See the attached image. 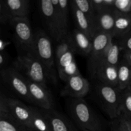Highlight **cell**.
<instances>
[{"instance_id":"6da1fadb","label":"cell","mask_w":131,"mask_h":131,"mask_svg":"<svg viewBox=\"0 0 131 131\" xmlns=\"http://www.w3.org/2000/svg\"><path fill=\"white\" fill-rule=\"evenodd\" d=\"M69 110L74 121L83 131H102L99 118L83 99H73Z\"/></svg>"},{"instance_id":"7a4b0ae2","label":"cell","mask_w":131,"mask_h":131,"mask_svg":"<svg viewBox=\"0 0 131 131\" xmlns=\"http://www.w3.org/2000/svg\"><path fill=\"white\" fill-rule=\"evenodd\" d=\"M13 66L27 79L47 88L48 74L42 63L33 54H22Z\"/></svg>"},{"instance_id":"3957f363","label":"cell","mask_w":131,"mask_h":131,"mask_svg":"<svg viewBox=\"0 0 131 131\" xmlns=\"http://www.w3.org/2000/svg\"><path fill=\"white\" fill-rule=\"evenodd\" d=\"M31 54L42 63L49 77L54 74L55 57L52 51V42L43 30L37 31L34 34Z\"/></svg>"},{"instance_id":"277c9868","label":"cell","mask_w":131,"mask_h":131,"mask_svg":"<svg viewBox=\"0 0 131 131\" xmlns=\"http://www.w3.org/2000/svg\"><path fill=\"white\" fill-rule=\"evenodd\" d=\"M95 93L102 109L110 118L114 120L121 115L122 90L99 82L95 86Z\"/></svg>"},{"instance_id":"5b68a950","label":"cell","mask_w":131,"mask_h":131,"mask_svg":"<svg viewBox=\"0 0 131 131\" xmlns=\"http://www.w3.org/2000/svg\"><path fill=\"white\" fill-rule=\"evenodd\" d=\"M38 7L42 20L50 35L58 42L66 37L67 35L63 32L52 0L39 1Z\"/></svg>"},{"instance_id":"8992f818","label":"cell","mask_w":131,"mask_h":131,"mask_svg":"<svg viewBox=\"0 0 131 131\" xmlns=\"http://www.w3.org/2000/svg\"><path fill=\"white\" fill-rule=\"evenodd\" d=\"M4 83L19 97L24 101L32 102L26 78L14 66L6 67L1 70Z\"/></svg>"},{"instance_id":"52a82bcc","label":"cell","mask_w":131,"mask_h":131,"mask_svg":"<svg viewBox=\"0 0 131 131\" xmlns=\"http://www.w3.org/2000/svg\"><path fill=\"white\" fill-rule=\"evenodd\" d=\"M10 24L14 29L15 42L23 54L31 53L34 33L28 18H15Z\"/></svg>"},{"instance_id":"ba28073f","label":"cell","mask_w":131,"mask_h":131,"mask_svg":"<svg viewBox=\"0 0 131 131\" xmlns=\"http://www.w3.org/2000/svg\"><path fill=\"white\" fill-rule=\"evenodd\" d=\"M113 40V38L111 35L102 33H97L92 38V50L88 56V69L92 76Z\"/></svg>"},{"instance_id":"9c48e42d","label":"cell","mask_w":131,"mask_h":131,"mask_svg":"<svg viewBox=\"0 0 131 131\" xmlns=\"http://www.w3.org/2000/svg\"><path fill=\"white\" fill-rule=\"evenodd\" d=\"M6 102L9 113L14 120L27 130L31 131L32 116L31 106H26L21 101L11 97H7Z\"/></svg>"},{"instance_id":"30bf717a","label":"cell","mask_w":131,"mask_h":131,"mask_svg":"<svg viewBox=\"0 0 131 131\" xmlns=\"http://www.w3.org/2000/svg\"><path fill=\"white\" fill-rule=\"evenodd\" d=\"M26 79L33 103L35 104L42 110H50L54 109V102L53 97L48 88L31 81L26 78Z\"/></svg>"},{"instance_id":"8fae6325","label":"cell","mask_w":131,"mask_h":131,"mask_svg":"<svg viewBox=\"0 0 131 131\" xmlns=\"http://www.w3.org/2000/svg\"><path fill=\"white\" fill-rule=\"evenodd\" d=\"M89 90V82L80 74L72 77L65 82L61 95L63 97H70L73 99H83Z\"/></svg>"},{"instance_id":"7c38bea8","label":"cell","mask_w":131,"mask_h":131,"mask_svg":"<svg viewBox=\"0 0 131 131\" xmlns=\"http://www.w3.org/2000/svg\"><path fill=\"white\" fill-rule=\"evenodd\" d=\"M116 15V12L113 9L96 13L93 21L95 34L106 33L113 37Z\"/></svg>"},{"instance_id":"4fadbf2b","label":"cell","mask_w":131,"mask_h":131,"mask_svg":"<svg viewBox=\"0 0 131 131\" xmlns=\"http://www.w3.org/2000/svg\"><path fill=\"white\" fill-rule=\"evenodd\" d=\"M42 110L52 131H78L74 124L67 118L54 109Z\"/></svg>"},{"instance_id":"5bb4252c","label":"cell","mask_w":131,"mask_h":131,"mask_svg":"<svg viewBox=\"0 0 131 131\" xmlns=\"http://www.w3.org/2000/svg\"><path fill=\"white\" fill-rule=\"evenodd\" d=\"M92 77L96 78L100 83L117 87L118 67L102 63H100L95 70Z\"/></svg>"},{"instance_id":"9a60e30c","label":"cell","mask_w":131,"mask_h":131,"mask_svg":"<svg viewBox=\"0 0 131 131\" xmlns=\"http://www.w3.org/2000/svg\"><path fill=\"white\" fill-rule=\"evenodd\" d=\"M70 8L72 12L77 29L86 34L91 38H93L95 35L93 20L70 3Z\"/></svg>"},{"instance_id":"2e32d148","label":"cell","mask_w":131,"mask_h":131,"mask_svg":"<svg viewBox=\"0 0 131 131\" xmlns=\"http://www.w3.org/2000/svg\"><path fill=\"white\" fill-rule=\"evenodd\" d=\"M71 36L76 52L89 56L92 47V38L77 28L74 29Z\"/></svg>"},{"instance_id":"e0dca14e","label":"cell","mask_w":131,"mask_h":131,"mask_svg":"<svg viewBox=\"0 0 131 131\" xmlns=\"http://www.w3.org/2000/svg\"><path fill=\"white\" fill-rule=\"evenodd\" d=\"M29 3L28 0L5 1L11 21L15 18H28Z\"/></svg>"},{"instance_id":"ac0fdd59","label":"cell","mask_w":131,"mask_h":131,"mask_svg":"<svg viewBox=\"0 0 131 131\" xmlns=\"http://www.w3.org/2000/svg\"><path fill=\"white\" fill-rule=\"evenodd\" d=\"M56 9L58 18L63 32L65 35L69 33V15L70 1L68 0H52Z\"/></svg>"},{"instance_id":"d6986e66","label":"cell","mask_w":131,"mask_h":131,"mask_svg":"<svg viewBox=\"0 0 131 131\" xmlns=\"http://www.w3.org/2000/svg\"><path fill=\"white\" fill-rule=\"evenodd\" d=\"M131 33V16L116 13L113 38L119 39Z\"/></svg>"},{"instance_id":"ffe728a7","label":"cell","mask_w":131,"mask_h":131,"mask_svg":"<svg viewBox=\"0 0 131 131\" xmlns=\"http://www.w3.org/2000/svg\"><path fill=\"white\" fill-rule=\"evenodd\" d=\"M131 86V66L125 60H120L118 65V88L124 90Z\"/></svg>"},{"instance_id":"44dd1931","label":"cell","mask_w":131,"mask_h":131,"mask_svg":"<svg viewBox=\"0 0 131 131\" xmlns=\"http://www.w3.org/2000/svg\"><path fill=\"white\" fill-rule=\"evenodd\" d=\"M31 131H52L48 121L41 109L31 106Z\"/></svg>"},{"instance_id":"7402d4cb","label":"cell","mask_w":131,"mask_h":131,"mask_svg":"<svg viewBox=\"0 0 131 131\" xmlns=\"http://www.w3.org/2000/svg\"><path fill=\"white\" fill-rule=\"evenodd\" d=\"M121 51L122 49L118 42H114V40H113L112 42L109 46L107 51L105 53L104 58L100 63H106L113 66L118 67L120 61V52Z\"/></svg>"},{"instance_id":"603a6c76","label":"cell","mask_w":131,"mask_h":131,"mask_svg":"<svg viewBox=\"0 0 131 131\" xmlns=\"http://www.w3.org/2000/svg\"><path fill=\"white\" fill-rule=\"evenodd\" d=\"M70 50H74L75 51L71 34H69L66 37L63 38L59 42L58 45L57 46L56 51H55V61L60 58L63 54Z\"/></svg>"},{"instance_id":"cb8c5ba5","label":"cell","mask_w":131,"mask_h":131,"mask_svg":"<svg viewBox=\"0 0 131 131\" xmlns=\"http://www.w3.org/2000/svg\"><path fill=\"white\" fill-rule=\"evenodd\" d=\"M121 114L131 119V86L122 90Z\"/></svg>"},{"instance_id":"d4e9b609","label":"cell","mask_w":131,"mask_h":131,"mask_svg":"<svg viewBox=\"0 0 131 131\" xmlns=\"http://www.w3.org/2000/svg\"><path fill=\"white\" fill-rule=\"evenodd\" d=\"M70 3L94 21L95 12L91 0H73Z\"/></svg>"},{"instance_id":"484cf974","label":"cell","mask_w":131,"mask_h":131,"mask_svg":"<svg viewBox=\"0 0 131 131\" xmlns=\"http://www.w3.org/2000/svg\"><path fill=\"white\" fill-rule=\"evenodd\" d=\"M0 131H29L18 124L12 116L0 117Z\"/></svg>"},{"instance_id":"4316f807","label":"cell","mask_w":131,"mask_h":131,"mask_svg":"<svg viewBox=\"0 0 131 131\" xmlns=\"http://www.w3.org/2000/svg\"><path fill=\"white\" fill-rule=\"evenodd\" d=\"M75 53V51L70 50V51H68L66 53L63 54L60 58L55 61L58 74L61 72L65 68L69 67L74 61H75V58H74V54Z\"/></svg>"},{"instance_id":"83f0119b","label":"cell","mask_w":131,"mask_h":131,"mask_svg":"<svg viewBox=\"0 0 131 131\" xmlns=\"http://www.w3.org/2000/svg\"><path fill=\"white\" fill-rule=\"evenodd\" d=\"M111 131H131L126 116L121 114L111 123Z\"/></svg>"},{"instance_id":"f1b7e54d","label":"cell","mask_w":131,"mask_h":131,"mask_svg":"<svg viewBox=\"0 0 131 131\" xmlns=\"http://www.w3.org/2000/svg\"><path fill=\"white\" fill-rule=\"evenodd\" d=\"M78 74H80L79 69L77 65L76 61H74L71 65H69L67 68H65L61 72L58 73L59 78L63 81L64 82H67L70 78Z\"/></svg>"},{"instance_id":"f546056e","label":"cell","mask_w":131,"mask_h":131,"mask_svg":"<svg viewBox=\"0 0 131 131\" xmlns=\"http://www.w3.org/2000/svg\"><path fill=\"white\" fill-rule=\"evenodd\" d=\"M113 9L118 14L130 15L131 0H115Z\"/></svg>"},{"instance_id":"4dcf8cb0","label":"cell","mask_w":131,"mask_h":131,"mask_svg":"<svg viewBox=\"0 0 131 131\" xmlns=\"http://www.w3.org/2000/svg\"><path fill=\"white\" fill-rule=\"evenodd\" d=\"M91 1L95 14L99 12L113 9L115 0H91Z\"/></svg>"},{"instance_id":"1f68e13d","label":"cell","mask_w":131,"mask_h":131,"mask_svg":"<svg viewBox=\"0 0 131 131\" xmlns=\"http://www.w3.org/2000/svg\"><path fill=\"white\" fill-rule=\"evenodd\" d=\"M0 21L2 24H10L11 22L5 1H1L0 3Z\"/></svg>"},{"instance_id":"d6a6232c","label":"cell","mask_w":131,"mask_h":131,"mask_svg":"<svg viewBox=\"0 0 131 131\" xmlns=\"http://www.w3.org/2000/svg\"><path fill=\"white\" fill-rule=\"evenodd\" d=\"M118 43L121 47L122 51V50L124 51V52L131 51V33L120 38Z\"/></svg>"},{"instance_id":"836d02e7","label":"cell","mask_w":131,"mask_h":131,"mask_svg":"<svg viewBox=\"0 0 131 131\" xmlns=\"http://www.w3.org/2000/svg\"><path fill=\"white\" fill-rule=\"evenodd\" d=\"M6 54L5 52H1L0 54V65H1V70L5 69V66L6 64Z\"/></svg>"},{"instance_id":"e575fe53","label":"cell","mask_w":131,"mask_h":131,"mask_svg":"<svg viewBox=\"0 0 131 131\" xmlns=\"http://www.w3.org/2000/svg\"><path fill=\"white\" fill-rule=\"evenodd\" d=\"M10 43V42L7 40H5L3 39H1L0 40V51L1 52H5V49Z\"/></svg>"},{"instance_id":"d590c367","label":"cell","mask_w":131,"mask_h":131,"mask_svg":"<svg viewBox=\"0 0 131 131\" xmlns=\"http://www.w3.org/2000/svg\"><path fill=\"white\" fill-rule=\"evenodd\" d=\"M124 58L128 62V63L131 66V51L124 52Z\"/></svg>"},{"instance_id":"8d00e7d4","label":"cell","mask_w":131,"mask_h":131,"mask_svg":"<svg viewBox=\"0 0 131 131\" xmlns=\"http://www.w3.org/2000/svg\"><path fill=\"white\" fill-rule=\"evenodd\" d=\"M126 118H127V120L128 124H129V126H130V129H131V119L129 118H127V117H126Z\"/></svg>"},{"instance_id":"74e56055","label":"cell","mask_w":131,"mask_h":131,"mask_svg":"<svg viewBox=\"0 0 131 131\" xmlns=\"http://www.w3.org/2000/svg\"><path fill=\"white\" fill-rule=\"evenodd\" d=\"M83 131H88V130H83Z\"/></svg>"},{"instance_id":"f35d334b","label":"cell","mask_w":131,"mask_h":131,"mask_svg":"<svg viewBox=\"0 0 131 131\" xmlns=\"http://www.w3.org/2000/svg\"><path fill=\"white\" fill-rule=\"evenodd\" d=\"M130 16H131V12H130Z\"/></svg>"}]
</instances>
